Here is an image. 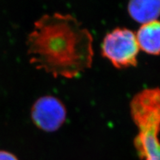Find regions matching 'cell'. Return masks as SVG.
Here are the masks:
<instances>
[{"instance_id":"obj_4","label":"cell","mask_w":160,"mask_h":160,"mask_svg":"<svg viewBox=\"0 0 160 160\" xmlns=\"http://www.w3.org/2000/svg\"><path fill=\"white\" fill-rule=\"evenodd\" d=\"M31 119L38 128L45 132H54L66 120L67 111L63 103L53 96H43L33 103Z\"/></svg>"},{"instance_id":"obj_7","label":"cell","mask_w":160,"mask_h":160,"mask_svg":"<svg viewBox=\"0 0 160 160\" xmlns=\"http://www.w3.org/2000/svg\"><path fill=\"white\" fill-rule=\"evenodd\" d=\"M0 160H19L18 158L11 152L0 151Z\"/></svg>"},{"instance_id":"obj_2","label":"cell","mask_w":160,"mask_h":160,"mask_svg":"<svg viewBox=\"0 0 160 160\" xmlns=\"http://www.w3.org/2000/svg\"><path fill=\"white\" fill-rule=\"evenodd\" d=\"M131 116L138 133L135 148L142 160H160V88L144 89L131 101Z\"/></svg>"},{"instance_id":"obj_1","label":"cell","mask_w":160,"mask_h":160,"mask_svg":"<svg viewBox=\"0 0 160 160\" xmlns=\"http://www.w3.org/2000/svg\"><path fill=\"white\" fill-rule=\"evenodd\" d=\"M27 53L36 68L53 77L73 79L93 63V37L70 14H45L28 36Z\"/></svg>"},{"instance_id":"obj_5","label":"cell","mask_w":160,"mask_h":160,"mask_svg":"<svg viewBox=\"0 0 160 160\" xmlns=\"http://www.w3.org/2000/svg\"><path fill=\"white\" fill-rule=\"evenodd\" d=\"M136 37L139 49L150 55L160 54V21L159 20L142 25Z\"/></svg>"},{"instance_id":"obj_6","label":"cell","mask_w":160,"mask_h":160,"mask_svg":"<svg viewBox=\"0 0 160 160\" xmlns=\"http://www.w3.org/2000/svg\"><path fill=\"white\" fill-rule=\"evenodd\" d=\"M128 11L133 20L147 24L157 20L160 16L159 0H133L128 5Z\"/></svg>"},{"instance_id":"obj_3","label":"cell","mask_w":160,"mask_h":160,"mask_svg":"<svg viewBox=\"0 0 160 160\" xmlns=\"http://www.w3.org/2000/svg\"><path fill=\"white\" fill-rule=\"evenodd\" d=\"M139 47L137 37L128 28H117L108 33L102 45V53L117 68L137 65Z\"/></svg>"}]
</instances>
